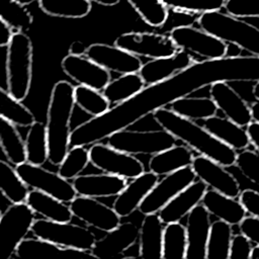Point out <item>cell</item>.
<instances>
[{"instance_id":"cell-22","label":"cell","mask_w":259,"mask_h":259,"mask_svg":"<svg viewBox=\"0 0 259 259\" xmlns=\"http://www.w3.org/2000/svg\"><path fill=\"white\" fill-rule=\"evenodd\" d=\"M127 179L108 173L78 175L73 186L78 195L100 198L116 196L127 184Z\"/></svg>"},{"instance_id":"cell-38","label":"cell","mask_w":259,"mask_h":259,"mask_svg":"<svg viewBox=\"0 0 259 259\" xmlns=\"http://www.w3.org/2000/svg\"><path fill=\"white\" fill-rule=\"evenodd\" d=\"M0 117L18 126H29L35 121V117L29 108L2 87H0Z\"/></svg>"},{"instance_id":"cell-13","label":"cell","mask_w":259,"mask_h":259,"mask_svg":"<svg viewBox=\"0 0 259 259\" xmlns=\"http://www.w3.org/2000/svg\"><path fill=\"white\" fill-rule=\"evenodd\" d=\"M195 178L196 177L191 166H187L164 175V178L157 181L141 202L138 207L139 211L144 215L158 212L174 196L191 184Z\"/></svg>"},{"instance_id":"cell-5","label":"cell","mask_w":259,"mask_h":259,"mask_svg":"<svg viewBox=\"0 0 259 259\" xmlns=\"http://www.w3.org/2000/svg\"><path fill=\"white\" fill-rule=\"evenodd\" d=\"M32 77V44L20 30L12 32L7 45L6 81L8 92L17 100L26 98Z\"/></svg>"},{"instance_id":"cell-49","label":"cell","mask_w":259,"mask_h":259,"mask_svg":"<svg viewBox=\"0 0 259 259\" xmlns=\"http://www.w3.org/2000/svg\"><path fill=\"white\" fill-rule=\"evenodd\" d=\"M240 232L245 235L251 243L259 245V219L249 215L245 217L238 225Z\"/></svg>"},{"instance_id":"cell-30","label":"cell","mask_w":259,"mask_h":259,"mask_svg":"<svg viewBox=\"0 0 259 259\" xmlns=\"http://www.w3.org/2000/svg\"><path fill=\"white\" fill-rule=\"evenodd\" d=\"M146 86L140 74L127 73L121 74L118 78L110 80V82L103 88L102 93L111 104H118L124 102L139 92Z\"/></svg>"},{"instance_id":"cell-32","label":"cell","mask_w":259,"mask_h":259,"mask_svg":"<svg viewBox=\"0 0 259 259\" xmlns=\"http://www.w3.org/2000/svg\"><path fill=\"white\" fill-rule=\"evenodd\" d=\"M0 147L8 162L17 166L26 162L25 145L16 125L0 117Z\"/></svg>"},{"instance_id":"cell-4","label":"cell","mask_w":259,"mask_h":259,"mask_svg":"<svg viewBox=\"0 0 259 259\" xmlns=\"http://www.w3.org/2000/svg\"><path fill=\"white\" fill-rule=\"evenodd\" d=\"M196 22L201 29L225 42L236 44L251 56L259 57V28L253 24L221 10L199 14Z\"/></svg>"},{"instance_id":"cell-41","label":"cell","mask_w":259,"mask_h":259,"mask_svg":"<svg viewBox=\"0 0 259 259\" xmlns=\"http://www.w3.org/2000/svg\"><path fill=\"white\" fill-rule=\"evenodd\" d=\"M62 251H71L72 253L84 254L80 251L64 249L56 244H53L49 241L39 239V238H24L17 246L15 250V255L18 258H29L36 256H44L49 254H55Z\"/></svg>"},{"instance_id":"cell-52","label":"cell","mask_w":259,"mask_h":259,"mask_svg":"<svg viewBox=\"0 0 259 259\" xmlns=\"http://www.w3.org/2000/svg\"><path fill=\"white\" fill-rule=\"evenodd\" d=\"M86 50H87V47L83 42L76 40L70 45L69 54L74 56H85Z\"/></svg>"},{"instance_id":"cell-25","label":"cell","mask_w":259,"mask_h":259,"mask_svg":"<svg viewBox=\"0 0 259 259\" xmlns=\"http://www.w3.org/2000/svg\"><path fill=\"white\" fill-rule=\"evenodd\" d=\"M200 203L210 215L232 226L239 225L247 214L239 200L212 189H206Z\"/></svg>"},{"instance_id":"cell-55","label":"cell","mask_w":259,"mask_h":259,"mask_svg":"<svg viewBox=\"0 0 259 259\" xmlns=\"http://www.w3.org/2000/svg\"><path fill=\"white\" fill-rule=\"evenodd\" d=\"M90 2H95L97 4L103 5V6H114L116 5L120 0H89Z\"/></svg>"},{"instance_id":"cell-54","label":"cell","mask_w":259,"mask_h":259,"mask_svg":"<svg viewBox=\"0 0 259 259\" xmlns=\"http://www.w3.org/2000/svg\"><path fill=\"white\" fill-rule=\"evenodd\" d=\"M250 106H251V112H252L253 120L259 122V101L256 100Z\"/></svg>"},{"instance_id":"cell-18","label":"cell","mask_w":259,"mask_h":259,"mask_svg":"<svg viewBox=\"0 0 259 259\" xmlns=\"http://www.w3.org/2000/svg\"><path fill=\"white\" fill-rule=\"evenodd\" d=\"M209 97L225 116L237 124L246 127L252 120L251 106L230 85L219 81L209 86Z\"/></svg>"},{"instance_id":"cell-57","label":"cell","mask_w":259,"mask_h":259,"mask_svg":"<svg viewBox=\"0 0 259 259\" xmlns=\"http://www.w3.org/2000/svg\"><path fill=\"white\" fill-rule=\"evenodd\" d=\"M252 94H253L255 100L259 101V81L255 82V84L253 86V89H252Z\"/></svg>"},{"instance_id":"cell-36","label":"cell","mask_w":259,"mask_h":259,"mask_svg":"<svg viewBox=\"0 0 259 259\" xmlns=\"http://www.w3.org/2000/svg\"><path fill=\"white\" fill-rule=\"evenodd\" d=\"M0 191L11 203L25 202L29 191L17 171L2 160H0Z\"/></svg>"},{"instance_id":"cell-37","label":"cell","mask_w":259,"mask_h":259,"mask_svg":"<svg viewBox=\"0 0 259 259\" xmlns=\"http://www.w3.org/2000/svg\"><path fill=\"white\" fill-rule=\"evenodd\" d=\"M39 8L48 15L62 18H82L91 11L89 0H38Z\"/></svg>"},{"instance_id":"cell-59","label":"cell","mask_w":259,"mask_h":259,"mask_svg":"<svg viewBox=\"0 0 259 259\" xmlns=\"http://www.w3.org/2000/svg\"><path fill=\"white\" fill-rule=\"evenodd\" d=\"M1 214H2V212H1V209H0V217H1Z\"/></svg>"},{"instance_id":"cell-28","label":"cell","mask_w":259,"mask_h":259,"mask_svg":"<svg viewBox=\"0 0 259 259\" xmlns=\"http://www.w3.org/2000/svg\"><path fill=\"white\" fill-rule=\"evenodd\" d=\"M193 152L186 145H174L157 154L149 161V170L158 176L166 175L178 169L191 166Z\"/></svg>"},{"instance_id":"cell-1","label":"cell","mask_w":259,"mask_h":259,"mask_svg":"<svg viewBox=\"0 0 259 259\" xmlns=\"http://www.w3.org/2000/svg\"><path fill=\"white\" fill-rule=\"evenodd\" d=\"M219 81H259V57H224L193 62L172 77L145 86L131 99L77 125L71 132L70 147L89 146L100 142L121 128L130 127L156 109L166 107L174 100L191 95Z\"/></svg>"},{"instance_id":"cell-10","label":"cell","mask_w":259,"mask_h":259,"mask_svg":"<svg viewBox=\"0 0 259 259\" xmlns=\"http://www.w3.org/2000/svg\"><path fill=\"white\" fill-rule=\"evenodd\" d=\"M88 152L89 162L104 173L134 179L145 171L144 164L135 155L114 149L107 144L94 143Z\"/></svg>"},{"instance_id":"cell-17","label":"cell","mask_w":259,"mask_h":259,"mask_svg":"<svg viewBox=\"0 0 259 259\" xmlns=\"http://www.w3.org/2000/svg\"><path fill=\"white\" fill-rule=\"evenodd\" d=\"M62 70L72 80L96 90L103 88L110 82V72L99 66L86 56H66L61 63Z\"/></svg>"},{"instance_id":"cell-33","label":"cell","mask_w":259,"mask_h":259,"mask_svg":"<svg viewBox=\"0 0 259 259\" xmlns=\"http://www.w3.org/2000/svg\"><path fill=\"white\" fill-rule=\"evenodd\" d=\"M233 235L232 225L221 220L211 223L206 242L205 259H229Z\"/></svg>"},{"instance_id":"cell-14","label":"cell","mask_w":259,"mask_h":259,"mask_svg":"<svg viewBox=\"0 0 259 259\" xmlns=\"http://www.w3.org/2000/svg\"><path fill=\"white\" fill-rule=\"evenodd\" d=\"M191 168L198 180L202 181L207 188L233 198H238L241 186L235 176L226 170L220 163L202 155L195 156Z\"/></svg>"},{"instance_id":"cell-47","label":"cell","mask_w":259,"mask_h":259,"mask_svg":"<svg viewBox=\"0 0 259 259\" xmlns=\"http://www.w3.org/2000/svg\"><path fill=\"white\" fill-rule=\"evenodd\" d=\"M252 249L251 241L242 233L233 235L230 245L229 259H249Z\"/></svg>"},{"instance_id":"cell-31","label":"cell","mask_w":259,"mask_h":259,"mask_svg":"<svg viewBox=\"0 0 259 259\" xmlns=\"http://www.w3.org/2000/svg\"><path fill=\"white\" fill-rule=\"evenodd\" d=\"M170 109L175 113L195 120H204L218 112V107L210 97L184 96L170 103Z\"/></svg>"},{"instance_id":"cell-23","label":"cell","mask_w":259,"mask_h":259,"mask_svg":"<svg viewBox=\"0 0 259 259\" xmlns=\"http://www.w3.org/2000/svg\"><path fill=\"white\" fill-rule=\"evenodd\" d=\"M193 62L188 53L179 49L172 56L152 59L143 64L138 73L146 86L153 85L172 77L177 72L189 67Z\"/></svg>"},{"instance_id":"cell-34","label":"cell","mask_w":259,"mask_h":259,"mask_svg":"<svg viewBox=\"0 0 259 259\" xmlns=\"http://www.w3.org/2000/svg\"><path fill=\"white\" fill-rule=\"evenodd\" d=\"M186 250L187 236L185 226L180 222L165 224L161 259H185Z\"/></svg>"},{"instance_id":"cell-50","label":"cell","mask_w":259,"mask_h":259,"mask_svg":"<svg viewBox=\"0 0 259 259\" xmlns=\"http://www.w3.org/2000/svg\"><path fill=\"white\" fill-rule=\"evenodd\" d=\"M246 131L249 136L250 144L256 149L257 153L259 154V122L252 120L247 126Z\"/></svg>"},{"instance_id":"cell-48","label":"cell","mask_w":259,"mask_h":259,"mask_svg":"<svg viewBox=\"0 0 259 259\" xmlns=\"http://www.w3.org/2000/svg\"><path fill=\"white\" fill-rule=\"evenodd\" d=\"M238 197L246 212L259 219V192L254 189H244Z\"/></svg>"},{"instance_id":"cell-56","label":"cell","mask_w":259,"mask_h":259,"mask_svg":"<svg viewBox=\"0 0 259 259\" xmlns=\"http://www.w3.org/2000/svg\"><path fill=\"white\" fill-rule=\"evenodd\" d=\"M249 259H259V245H255L251 249Z\"/></svg>"},{"instance_id":"cell-12","label":"cell","mask_w":259,"mask_h":259,"mask_svg":"<svg viewBox=\"0 0 259 259\" xmlns=\"http://www.w3.org/2000/svg\"><path fill=\"white\" fill-rule=\"evenodd\" d=\"M114 45L138 56L158 59L174 55L179 49L170 35L150 31H130L116 37Z\"/></svg>"},{"instance_id":"cell-40","label":"cell","mask_w":259,"mask_h":259,"mask_svg":"<svg viewBox=\"0 0 259 259\" xmlns=\"http://www.w3.org/2000/svg\"><path fill=\"white\" fill-rule=\"evenodd\" d=\"M89 163V152L85 146L71 147L59 164L58 173L67 180H73L82 173Z\"/></svg>"},{"instance_id":"cell-3","label":"cell","mask_w":259,"mask_h":259,"mask_svg":"<svg viewBox=\"0 0 259 259\" xmlns=\"http://www.w3.org/2000/svg\"><path fill=\"white\" fill-rule=\"evenodd\" d=\"M75 106L74 87L61 80L51 92L47 115L48 160L52 165H59L70 149L71 117Z\"/></svg>"},{"instance_id":"cell-53","label":"cell","mask_w":259,"mask_h":259,"mask_svg":"<svg viewBox=\"0 0 259 259\" xmlns=\"http://www.w3.org/2000/svg\"><path fill=\"white\" fill-rule=\"evenodd\" d=\"M242 49L236 45V44H232V42H227V47H226V53H225V57L226 58H237L242 56Z\"/></svg>"},{"instance_id":"cell-9","label":"cell","mask_w":259,"mask_h":259,"mask_svg":"<svg viewBox=\"0 0 259 259\" xmlns=\"http://www.w3.org/2000/svg\"><path fill=\"white\" fill-rule=\"evenodd\" d=\"M169 35L178 49L188 53L194 62L225 57L227 42L200 27L179 26L172 29Z\"/></svg>"},{"instance_id":"cell-46","label":"cell","mask_w":259,"mask_h":259,"mask_svg":"<svg viewBox=\"0 0 259 259\" xmlns=\"http://www.w3.org/2000/svg\"><path fill=\"white\" fill-rule=\"evenodd\" d=\"M227 13L237 17H259V0H226Z\"/></svg>"},{"instance_id":"cell-35","label":"cell","mask_w":259,"mask_h":259,"mask_svg":"<svg viewBox=\"0 0 259 259\" xmlns=\"http://www.w3.org/2000/svg\"><path fill=\"white\" fill-rule=\"evenodd\" d=\"M26 162L41 166L48 160V139L46 125L40 121H34L29 125L25 141Z\"/></svg>"},{"instance_id":"cell-27","label":"cell","mask_w":259,"mask_h":259,"mask_svg":"<svg viewBox=\"0 0 259 259\" xmlns=\"http://www.w3.org/2000/svg\"><path fill=\"white\" fill-rule=\"evenodd\" d=\"M164 224L158 212L145 214L139 228V257L161 259Z\"/></svg>"},{"instance_id":"cell-11","label":"cell","mask_w":259,"mask_h":259,"mask_svg":"<svg viewBox=\"0 0 259 259\" xmlns=\"http://www.w3.org/2000/svg\"><path fill=\"white\" fill-rule=\"evenodd\" d=\"M15 170L28 187L50 194L61 201L71 202L77 196L73 184L59 173L49 171L39 165H32L28 162L15 166Z\"/></svg>"},{"instance_id":"cell-43","label":"cell","mask_w":259,"mask_h":259,"mask_svg":"<svg viewBox=\"0 0 259 259\" xmlns=\"http://www.w3.org/2000/svg\"><path fill=\"white\" fill-rule=\"evenodd\" d=\"M164 6L177 8L194 13L221 10L226 0H160Z\"/></svg>"},{"instance_id":"cell-15","label":"cell","mask_w":259,"mask_h":259,"mask_svg":"<svg viewBox=\"0 0 259 259\" xmlns=\"http://www.w3.org/2000/svg\"><path fill=\"white\" fill-rule=\"evenodd\" d=\"M73 217H76L86 225L103 232H109L120 224V217L113 207H110L94 197L76 196L70 202Z\"/></svg>"},{"instance_id":"cell-16","label":"cell","mask_w":259,"mask_h":259,"mask_svg":"<svg viewBox=\"0 0 259 259\" xmlns=\"http://www.w3.org/2000/svg\"><path fill=\"white\" fill-rule=\"evenodd\" d=\"M85 56L107 71L120 75L137 73L143 65L138 56L115 45L92 44L87 47Z\"/></svg>"},{"instance_id":"cell-2","label":"cell","mask_w":259,"mask_h":259,"mask_svg":"<svg viewBox=\"0 0 259 259\" xmlns=\"http://www.w3.org/2000/svg\"><path fill=\"white\" fill-rule=\"evenodd\" d=\"M156 122L188 148L196 151L224 167H232L236 163L237 151L212 136L202 125L183 117L170 108L161 107L153 112Z\"/></svg>"},{"instance_id":"cell-51","label":"cell","mask_w":259,"mask_h":259,"mask_svg":"<svg viewBox=\"0 0 259 259\" xmlns=\"http://www.w3.org/2000/svg\"><path fill=\"white\" fill-rule=\"evenodd\" d=\"M11 35H12L11 26L0 15V47L7 46Z\"/></svg>"},{"instance_id":"cell-42","label":"cell","mask_w":259,"mask_h":259,"mask_svg":"<svg viewBox=\"0 0 259 259\" xmlns=\"http://www.w3.org/2000/svg\"><path fill=\"white\" fill-rule=\"evenodd\" d=\"M138 12L140 17L149 25L159 27L167 14V7L160 0H126Z\"/></svg>"},{"instance_id":"cell-29","label":"cell","mask_w":259,"mask_h":259,"mask_svg":"<svg viewBox=\"0 0 259 259\" xmlns=\"http://www.w3.org/2000/svg\"><path fill=\"white\" fill-rule=\"evenodd\" d=\"M25 203L34 213H38L49 221L71 222L73 219L70 206L66 202L39 190L28 191Z\"/></svg>"},{"instance_id":"cell-44","label":"cell","mask_w":259,"mask_h":259,"mask_svg":"<svg viewBox=\"0 0 259 259\" xmlns=\"http://www.w3.org/2000/svg\"><path fill=\"white\" fill-rule=\"evenodd\" d=\"M235 165L248 180L259 186V154L257 152L248 148L237 152Z\"/></svg>"},{"instance_id":"cell-45","label":"cell","mask_w":259,"mask_h":259,"mask_svg":"<svg viewBox=\"0 0 259 259\" xmlns=\"http://www.w3.org/2000/svg\"><path fill=\"white\" fill-rule=\"evenodd\" d=\"M198 16H199V13L167 7V14H166L165 21L159 27L164 30L171 31L172 29L179 26L192 25L194 22H196Z\"/></svg>"},{"instance_id":"cell-21","label":"cell","mask_w":259,"mask_h":259,"mask_svg":"<svg viewBox=\"0 0 259 259\" xmlns=\"http://www.w3.org/2000/svg\"><path fill=\"white\" fill-rule=\"evenodd\" d=\"M159 180V176L149 171L132 179L130 183L116 195L113 202V209L120 218L128 217L138 209L141 202Z\"/></svg>"},{"instance_id":"cell-20","label":"cell","mask_w":259,"mask_h":259,"mask_svg":"<svg viewBox=\"0 0 259 259\" xmlns=\"http://www.w3.org/2000/svg\"><path fill=\"white\" fill-rule=\"evenodd\" d=\"M210 224V214L201 203L193 207L187 214L185 225L187 250L185 259H205Z\"/></svg>"},{"instance_id":"cell-24","label":"cell","mask_w":259,"mask_h":259,"mask_svg":"<svg viewBox=\"0 0 259 259\" xmlns=\"http://www.w3.org/2000/svg\"><path fill=\"white\" fill-rule=\"evenodd\" d=\"M206 189L207 186L202 181L194 180L158 211L160 220L164 225L180 222L193 207L200 203Z\"/></svg>"},{"instance_id":"cell-8","label":"cell","mask_w":259,"mask_h":259,"mask_svg":"<svg viewBox=\"0 0 259 259\" xmlns=\"http://www.w3.org/2000/svg\"><path fill=\"white\" fill-rule=\"evenodd\" d=\"M34 211L25 203H12L0 217V259H9L30 232Z\"/></svg>"},{"instance_id":"cell-39","label":"cell","mask_w":259,"mask_h":259,"mask_svg":"<svg viewBox=\"0 0 259 259\" xmlns=\"http://www.w3.org/2000/svg\"><path fill=\"white\" fill-rule=\"evenodd\" d=\"M75 105L92 117L98 116L110 108V103L99 90L85 85L74 87Z\"/></svg>"},{"instance_id":"cell-26","label":"cell","mask_w":259,"mask_h":259,"mask_svg":"<svg viewBox=\"0 0 259 259\" xmlns=\"http://www.w3.org/2000/svg\"><path fill=\"white\" fill-rule=\"evenodd\" d=\"M202 126L218 140L237 152L247 149L251 145L246 128L226 116L221 117L217 114L212 115L203 120Z\"/></svg>"},{"instance_id":"cell-58","label":"cell","mask_w":259,"mask_h":259,"mask_svg":"<svg viewBox=\"0 0 259 259\" xmlns=\"http://www.w3.org/2000/svg\"><path fill=\"white\" fill-rule=\"evenodd\" d=\"M17 5H19V6H21V7H24V6H26V5H29V4H31V3H33L34 1H36V0H13Z\"/></svg>"},{"instance_id":"cell-7","label":"cell","mask_w":259,"mask_h":259,"mask_svg":"<svg viewBox=\"0 0 259 259\" xmlns=\"http://www.w3.org/2000/svg\"><path fill=\"white\" fill-rule=\"evenodd\" d=\"M177 141L163 128L132 131L126 127L107 137V145L132 155H154L176 145Z\"/></svg>"},{"instance_id":"cell-19","label":"cell","mask_w":259,"mask_h":259,"mask_svg":"<svg viewBox=\"0 0 259 259\" xmlns=\"http://www.w3.org/2000/svg\"><path fill=\"white\" fill-rule=\"evenodd\" d=\"M139 228L132 222L120 223L115 229L106 232L100 240H96L90 255L96 258H114L123 256L126 250L138 243Z\"/></svg>"},{"instance_id":"cell-6","label":"cell","mask_w":259,"mask_h":259,"mask_svg":"<svg viewBox=\"0 0 259 259\" xmlns=\"http://www.w3.org/2000/svg\"><path fill=\"white\" fill-rule=\"evenodd\" d=\"M30 232L36 238L49 241L64 249L80 251L84 254L91 251L96 237L86 227L70 222H54L47 219L34 220Z\"/></svg>"}]
</instances>
